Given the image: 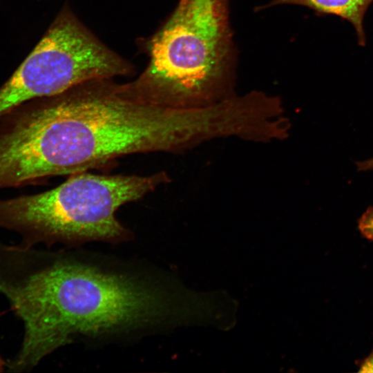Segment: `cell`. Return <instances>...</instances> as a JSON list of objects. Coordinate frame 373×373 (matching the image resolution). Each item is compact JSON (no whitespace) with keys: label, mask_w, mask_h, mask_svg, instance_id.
Here are the masks:
<instances>
[{"label":"cell","mask_w":373,"mask_h":373,"mask_svg":"<svg viewBox=\"0 0 373 373\" xmlns=\"http://www.w3.org/2000/svg\"><path fill=\"white\" fill-rule=\"evenodd\" d=\"M0 294L21 321L11 372L30 371L75 336L151 327L164 314L152 283L33 247L0 242Z\"/></svg>","instance_id":"cell-2"},{"label":"cell","mask_w":373,"mask_h":373,"mask_svg":"<svg viewBox=\"0 0 373 373\" xmlns=\"http://www.w3.org/2000/svg\"><path fill=\"white\" fill-rule=\"evenodd\" d=\"M358 229L364 238L373 241V207L367 208L360 217Z\"/></svg>","instance_id":"cell-7"},{"label":"cell","mask_w":373,"mask_h":373,"mask_svg":"<svg viewBox=\"0 0 373 373\" xmlns=\"http://www.w3.org/2000/svg\"><path fill=\"white\" fill-rule=\"evenodd\" d=\"M109 80L31 100L0 119V189L85 172L128 155L184 152L204 142L200 108L145 102Z\"/></svg>","instance_id":"cell-1"},{"label":"cell","mask_w":373,"mask_h":373,"mask_svg":"<svg viewBox=\"0 0 373 373\" xmlns=\"http://www.w3.org/2000/svg\"><path fill=\"white\" fill-rule=\"evenodd\" d=\"M356 166L358 171H372L373 170V157L366 160L358 162L356 163Z\"/></svg>","instance_id":"cell-9"},{"label":"cell","mask_w":373,"mask_h":373,"mask_svg":"<svg viewBox=\"0 0 373 373\" xmlns=\"http://www.w3.org/2000/svg\"><path fill=\"white\" fill-rule=\"evenodd\" d=\"M230 0H180L149 44L150 61L129 83L150 104L210 106L236 95L237 50Z\"/></svg>","instance_id":"cell-3"},{"label":"cell","mask_w":373,"mask_h":373,"mask_svg":"<svg viewBox=\"0 0 373 373\" xmlns=\"http://www.w3.org/2000/svg\"><path fill=\"white\" fill-rule=\"evenodd\" d=\"M358 372H373V350L370 354L358 363Z\"/></svg>","instance_id":"cell-8"},{"label":"cell","mask_w":373,"mask_h":373,"mask_svg":"<svg viewBox=\"0 0 373 373\" xmlns=\"http://www.w3.org/2000/svg\"><path fill=\"white\" fill-rule=\"evenodd\" d=\"M131 70L64 10L0 88V119L31 100L59 94L86 82L125 75Z\"/></svg>","instance_id":"cell-5"},{"label":"cell","mask_w":373,"mask_h":373,"mask_svg":"<svg viewBox=\"0 0 373 373\" xmlns=\"http://www.w3.org/2000/svg\"><path fill=\"white\" fill-rule=\"evenodd\" d=\"M7 362L0 355V372H3L6 367Z\"/></svg>","instance_id":"cell-10"},{"label":"cell","mask_w":373,"mask_h":373,"mask_svg":"<svg viewBox=\"0 0 373 373\" xmlns=\"http://www.w3.org/2000/svg\"><path fill=\"white\" fill-rule=\"evenodd\" d=\"M169 181L164 171L146 175L75 173L52 189L0 200V228L20 235V245L27 247L119 243L130 240L132 233L118 220L117 211Z\"/></svg>","instance_id":"cell-4"},{"label":"cell","mask_w":373,"mask_h":373,"mask_svg":"<svg viewBox=\"0 0 373 373\" xmlns=\"http://www.w3.org/2000/svg\"><path fill=\"white\" fill-rule=\"evenodd\" d=\"M373 0H271L257 10L281 6H300L312 10L317 15L337 16L354 26L358 45L365 46L363 20Z\"/></svg>","instance_id":"cell-6"}]
</instances>
